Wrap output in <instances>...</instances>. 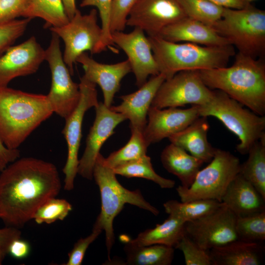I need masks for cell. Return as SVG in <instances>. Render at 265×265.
Returning <instances> with one entry per match:
<instances>
[{"mask_svg":"<svg viewBox=\"0 0 265 265\" xmlns=\"http://www.w3.org/2000/svg\"><path fill=\"white\" fill-rule=\"evenodd\" d=\"M131 136L128 142L118 150L111 153L104 161L108 167L113 169L136 160L146 155V145L142 132L131 129Z\"/></svg>","mask_w":265,"mask_h":265,"instance_id":"32","label":"cell"},{"mask_svg":"<svg viewBox=\"0 0 265 265\" xmlns=\"http://www.w3.org/2000/svg\"><path fill=\"white\" fill-rule=\"evenodd\" d=\"M265 200L254 186L238 173L227 186L221 202L238 216L265 210Z\"/></svg>","mask_w":265,"mask_h":265,"instance_id":"22","label":"cell"},{"mask_svg":"<svg viewBox=\"0 0 265 265\" xmlns=\"http://www.w3.org/2000/svg\"><path fill=\"white\" fill-rule=\"evenodd\" d=\"M223 8L240 9L250 5L246 0H209Z\"/></svg>","mask_w":265,"mask_h":265,"instance_id":"45","label":"cell"},{"mask_svg":"<svg viewBox=\"0 0 265 265\" xmlns=\"http://www.w3.org/2000/svg\"><path fill=\"white\" fill-rule=\"evenodd\" d=\"M185 222L175 217L169 215L161 224L140 233L133 239L132 244L139 246L162 244L175 248L185 235Z\"/></svg>","mask_w":265,"mask_h":265,"instance_id":"26","label":"cell"},{"mask_svg":"<svg viewBox=\"0 0 265 265\" xmlns=\"http://www.w3.org/2000/svg\"><path fill=\"white\" fill-rule=\"evenodd\" d=\"M137 0H112L109 17L111 32L123 31L127 26L129 15Z\"/></svg>","mask_w":265,"mask_h":265,"instance_id":"39","label":"cell"},{"mask_svg":"<svg viewBox=\"0 0 265 265\" xmlns=\"http://www.w3.org/2000/svg\"><path fill=\"white\" fill-rule=\"evenodd\" d=\"M160 73L166 79L182 71L211 69L227 66L235 53L231 45L204 46L192 43H178L159 36H148Z\"/></svg>","mask_w":265,"mask_h":265,"instance_id":"4","label":"cell"},{"mask_svg":"<svg viewBox=\"0 0 265 265\" xmlns=\"http://www.w3.org/2000/svg\"><path fill=\"white\" fill-rule=\"evenodd\" d=\"M239 159L230 152L216 148L209 164L198 172L188 188L176 190L181 202L211 199L221 202L230 182L239 173Z\"/></svg>","mask_w":265,"mask_h":265,"instance_id":"8","label":"cell"},{"mask_svg":"<svg viewBox=\"0 0 265 265\" xmlns=\"http://www.w3.org/2000/svg\"><path fill=\"white\" fill-rule=\"evenodd\" d=\"M247 159L240 164L239 173L265 200V135L249 149Z\"/></svg>","mask_w":265,"mask_h":265,"instance_id":"28","label":"cell"},{"mask_svg":"<svg viewBox=\"0 0 265 265\" xmlns=\"http://www.w3.org/2000/svg\"><path fill=\"white\" fill-rule=\"evenodd\" d=\"M29 0H0V24L22 17Z\"/></svg>","mask_w":265,"mask_h":265,"instance_id":"41","label":"cell"},{"mask_svg":"<svg viewBox=\"0 0 265 265\" xmlns=\"http://www.w3.org/2000/svg\"><path fill=\"white\" fill-rule=\"evenodd\" d=\"M21 231L19 228L7 226L0 228V265H1L12 242L21 238Z\"/></svg>","mask_w":265,"mask_h":265,"instance_id":"42","label":"cell"},{"mask_svg":"<svg viewBox=\"0 0 265 265\" xmlns=\"http://www.w3.org/2000/svg\"><path fill=\"white\" fill-rule=\"evenodd\" d=\"M111 35L113 44L119 47L128 56L138 87L147 81L148 76L160 73L150 41L142 29L134 27L129 33L114 31Z\"/></svg>","mask_w":265,"mask_h":265,"instance_id":"15","label":"cell"},{"mask_svg":"<svg viewBox=\"0 0 265 265\" xmlns=\"http://www.w3.org/2000/svg\"><path fill=\"white\" fill-rule=\"evenodd\" d=\"M22 17L41 18L45 27L61 26L69 21L61 0H29Z\"/></svg>","mask_w":265,"mask_h":265,"instance_id":"29","label":"cell"},{"mask_svg":"<svg viewBox=\"0 0 265 265\" xmlns=\"http://www.w3.org/2000/svg\"><path fill=\"white\" fill-rule=\"evenodd\" d=\"M112 0H82L80 4L82 7L95 6L99 12L101 20L102 37L99 47V53L114 44L112 42L109 28V17Z\"/></svg>","mask_w":265,"mask_h":265,"instance_id":"36","label":"cell"},{"mask_svg":"<svg viewBox=\"0 0 265 265\" xmlns=\"http://www.w3.org/2000/svg\"><path fill=\"white\" fill-rule=\"evenodd\" d=\"M213 91L201 79L198 70L182 71L165 79L159 87L151 106L162 109L187 104L202 106L212 98Z\"/></svg>","mask_w":265,"mask_h":265,"instance_id":"11","label":"cell"},{"mask_svg":"<svg viewBox=\"0 0 265 265\" xmlns=\"http://www.w3.org/2000/svg\"><path fill=\"white\" fill-rule=\"evenodd\" d=\"M20 155L18 149H9L0 141V172L9 163L18 159Z\"/></svg>","mask_w":265,"mask_h":265,"instance_id":"44","label":"cell"},{"mask_svg":"<svg viewBox=\"0 0 265 265\" xmlns=\"http://www.w3.org/2000/svg\"><path fill=\"white\" fill-rule=\"evenodd\" d=\"M247 1L249 2V1H252V0H246Z\"/></svg>","mask_w":265,"mask_h":265,"instance_id":"47","label":"cell"},{"mask_svg":"<svg viewBox=\"0 0 265 265\" xmlns=\"http://www.w3.org/2000/svg\"><path fill=\"white\" fill-rule=\"evenodd\" d=\"M31 20L16 19L0 24V57L24 34Z\"/></svg>","mask_w":265,"mask_h":265,"instance_id":"38","label":"cell"},{"mask_svg":"<svg viewBox=\"0 0 265 265\" xmlns=\"http://www.w3.org/2000/svg\"><path fill=\"white\" fill-rule=\"evenodd\" d=\"M97 10L94 8L87 14L82 15L77 9L73 17L65 25L51 27L64 43L63 58L71 75L74 64L78 56L86 51L91 54L98 53L102 37V30L98 24Z\"/></svg>","mask_w":265,"mask_h":265,"instance_id":"9","label":"cell"},{"mask_svg":"<svg viewBox=\"0 0 265 265\" xmlns=\"http://www.w3.org/2000/svg\"><path fill=\"white\" fill-rule=\"evenodd\" d=\"M209 128L207 117L200 116L184 130L172 135L168 139L171 143L188 152L204 162H210L216 148L208 141Z\"/></svg>","mask_w":265,"mask_h":265,"instance_id":"23","label":"cell"},{"mask_svg":"<svg viewBox=\"0 0 265 265\" xmlns=\"http://www.w3.org/2000/svg\"><path fill=\"white\" fill-rule=\"evenodd\" d=\"M187 17L212 26L222 16L223 7L209 0H178Z\"/></svg>","mask_w":265,"mask_h":265,"instance_id":"33","label":"cell"},{"mask_svg":"<svg viewBox=\"0 0 265 265\" xmlns=\"http://www.w3.org/2000/svg\"><path fill=\"white\" fill-rule=\"evenodd\" d=\"M104 158L101 153L98 155L93 171V178L99 186L101 200V212L93 228L105 231L106 245L109 258L115 242L113 220L126 204L137 206L155 215H158L159 211L144 199L139 189L132 191L123 186L113 169L104 163Z\"/></svg>","mask_w":265,"mask_h":265,"instance_id":"5","label":"cell"},{"mask_svg":"<svg viewBox=\"0 0 265 265\" xmlns=\"http://www.w3.org/2000/svg\"><path fill=\"white\" fill-rule=\"evenodd\" d=\"M187 17L178 0H137L127 26L138 27L148 36H158L165 27Z\"/></svg>","mask_w":265,"mask_h":265,"instance_id":"14","label":"cell"},{"mask_svg":"<svg viewBox=\"0 0 265 265\" xmlns=\"http://www.w3.org/2000/svg\"><path fill=\"white\" fill-rule=\"evenodd\" d=\"M112 169L116 175L128 178H144L154 182L162 188H172L175 184L174 181L164 178L155 172L151 158L147 155Z\"/></svg>","mask_w":265,"mask_h":265,"instance_id":"31","label":"cell"},{"mask_svg":"<svg viewBox=\"0 0 265 265\" xmlns=\"http://www.w3.org/2000/svg\"><path fill=\"white\" fill-rule=\"evenodd\" d=\"M72 210V205L66 200L53 197L38 208L32 219L38 224H50L57 220H63Z\"/></svg>","mask_w":265,"mask_h":265,"instance_id":"35","label":"cell"},{"mask_svg":"<svg viewBox=\"0 0 265 265\" xmlns=\"http://www.w3.org/2000/svg\"><path fill=\"white\" fill-rule=\"evenodd\" d=\"M166 79L159 73L153 76L134 92L120 97L121 103L111 106L110 109L122 114L130 121V129L143 132L147 122V117L152 102L159 87Z\"/></svg>","mask_w":265,"mask_h":265,"instance_id":"20","label":"cell"},{"mask_svg":"<svg viewBox=\"0 0 265 265\" xmlns=\"http://www.w3.org/2000/svg\"><path fill=\"white\" fill-rule=\"evenodd\" d=\"M29 252V244L20 238L12 242L9 248L8 254L16 259H23L28 256Z\"/></svg>","mask_w":265,"mask_h":265,"instance_id":"43","label":"cell"},{"mask_svg":"<svg viewBox=\"0 0 265 265\" xmlns=\"http://www.w3.org/2000/svg\"><path fill=\"white\" fill-rule=\"evenodd\" d=\"M175 248L182 251L186 265H212L209 251L200 247L186 234Z\"/></svg>","mask_w":265,"mask_h":265,"instance_id":"37","label":"cell"},{"mask_svg":"<svg viewBox=\"0 0 265 265\" xmlns=\"http://www.w3.org/2000/svg\"><path fill=\"white\" fill-rule=\"evenodd\" d=\"M200 116H213L238 138L237 150L245 155L261 137L265 135V117L258 115L218 90L213 91L212 99L198 106Z\"/></svg>","mask_w":265,"mask_h":265,"instance_id":"6","label":"cell"},{"mask_svg":"<svg viewBox=\"0 0 265 265\" xmlns=\"http://www.w3.org/2000/svg\"><path fill=\"white\" fill-rule=\"evenodd\" d=\"M236 229L238 239L263 242L265 240V210L237 216Z\"/></svg>","mask_w":265,"mask_h":265,"instance_id":"34","label":"cell"},{"mask_svg":"<svg viewBox=\"0 0 265 265\" xmlns=\"http://www.w3.org/2000/svg\"><path fill=\"white\" fill-rule=\"evenodd\" d=\"M237 215L225 204L198 219L185 223V234L206 250L236 240Z\"/></svg>","mask_w":265,"mask_h":265,"instance_id":"13","label":"cell"},{"mask_svg":"<svg viewBox=\"0 0 265 265\" xmlns=\"http://www.w3.org/2000/svg\"><path fill=\"white\" fill-rule=\"evenodd\" d=\"M102 231L101 229L93 228L92 232L89 235L79 239L68 253L67 262L63 265H81L87 248Z\"/></svg>","mask_w":265,"mask_h":265,"instance_id":"40","label":"cell"},{"mask_svg":"<svg viewBox=\"0 0 265 265\" xmlns=\"http://www.w3.org/2000/svg\"><path fill=\"white\" fill-rule=\"evenodd\" d=\"M80 93L79 104L73 112L66 119L62 132L66 139L68 154L63 169L65 175L64 188L68 191L74 187V181L78 174L79 162V150L82 137V125L85 112L99 104L96 85L83 76L79 83Z\"/></svg>","mask_w":265,"mask_h":265,"instance_id":"12","label":"cell"},{"mask_svg":"<svg viewBox=\"0 0 265 265\" xmlns=\"http://www.w3.org/2000/svg\"><path fill=\"white\" fill-rule=\"evenodd\" d=\"M95 119L86 141V146L79 160L78 174L91 180L96 159L106 140L114 133L115 128L127 119L121 113L111 110L102 102L95 107Z\"/></svg>","mask_w":265,"mask_h":265,"instance_id":"16","label":"cell"},{"mask_svg":"<svg viewBox=\"0 0 265 265\" xmlns=\"http://www.w3.org/2000/svg\"><path fill=\"white\" fill-rule=\"evenodd\" d=\"M124 251L126 264L131 265H170L174 258V248L162 244L139 246L129 240Z\"/></svg>","mask_w":265,"mask_h":265,"instance_id":"27","label":"cell"},{"mask_svg":"<svg viewBox=\"0 0 265 265\" xmlns=\"http://www.w3.org/2000/svg\"><path fill=\"white\" fill-rule=\"evenodd\" d=\"M147 116L148 119L142 134L148 147L151 144L184 130L200 115L198 105H193L186 109H159L151 106Z\"/></svg>","mask_w":265,"mask_h":265,"instance_id":"18","label":"cell"},{"mask_svg":"<svg viewBox=\"0 0 265 265\" xmlns=\"http://www.w3.org/2000/svg\"><path fill=\"white\" fill-rule=\"evenodd\" d=\"M65 12L69 19L71 20L77 10L75 0H61Z\"/></svg>","mask_w":265,"mask_h":265,"instance_id":"46","label":"cell"},{"mask_svg":"<svg viewBox=\"0 0 265 265\" xmlns=\"http://www.w3.org/2000/svg\"><path fill=\"white\" fill-rule=\"evenodd\" d=\"M209 88L220 90L255 113H265V65L256 58L238 53L233 64L198 70Z\"/></svg>","mask_w":265,"mask_h":265,"instance_id":"2","label":"cell"},{"mask_svg":"<svg viewBox=\"0 0 265 265\" xmlns=\"http://www.w3.org/2000/svg\"><path fill=\"white\" fill-rule=\"evenodd\" d=\"M224 204L222 202L211 199H199L181 202L170 200L164 203L163 207L169 215L186 222L210 213Z\"/></svg>","mask_w":265,"mask_h":265,"instance_id":"30","label":"cell"},{"mask_svg":"<svg viewBox=\"0 0 265 265\" xmlns=\"http://www.w3.org/2000/svg\"><path fill=\"white\" fill-rule=\"evenodd\" d=\"M76 62L82 65L83 76L101 88L105 105L108 107L112 106L122 80L132 72L128 60L115 64H104L96 61L84 52L78 56Z\"/></svg>","mask_w":265,"mask_h":265,"instance_id":"19","label":"cell"},{"mask_svg":"<svg viewBox=\"0 0 265 265\" xmlns=\"http://www.w3.org/2000/svg\"><path fill=\"white\" fill-rule=\"evenodd\" d=\"M61 189L54 164L33 157L18 159L0 172V219L6 226L20 229Z\"/></svg>","mask_w":265,"mask_h":265,"instance_id":"1","label":"cell"},{"mask_svg":"<svg viewBox=\"0 0 265 265\" xmlns=\"http://www.w3.org/2000/svg\"><path fill=\"white\" fill-rule=\"evenodd\" d=\"M263 242L237 239L209 250L212 265H259L264 259Z\"/></svg>","mask_w":265,"mask_h":265,"instance_id":"24","label":"cell"},{"mask_svg":"<svg viewBox=\"0 0 265 265\" xmlns=\"http://www.w3.org/2000/svg\"><path fill=\"white\" fill-rule=\"evenodd\" d=\"M160 160L164 168L179 178L184 188L190 187L204 163L171 143L162 150Z\"/></svg>","mask_w":265,"mask_h":265,"instance_id":"25","label":"cell"},{"mask_svg":"<svg viewBox=\"0 0 265 265\" xmlns=\"http://www.w3.org/2000/svg\"><path fill=\"white\" fill-rule=\"evenodd\" d=\"M238 53L256 58L265 50V11L249 5L224 8L221 18L211 26Z\"/></svg>","mask_w":265,"mask_h":265,"instance_id":"7","label":"cell"},{"mask_svg":"<svg viewBox=\"0 0 265 265\" xmlns=\"http://www.w3.org/2000/svg\"><path fill=\"white\" fill-rule=\"evenodd\" d=\"M158 36L175 43L185 42L211 46L230 45L211 26L188 17L165 27Z\"/></svg>","mask_w":265,"mask_h":265,"instance_id":"21","label":"cell"},{"mask_svg":"<svg viewBox=\"0 0 265 265\" xmlns=\"http://www.w3.org/2000/svg\"><path fill=\"white\" fill-rule=\"evenodd\" d=\"M53 113L47 95L0 88V141L9 149H18Z\"/></svg>","mask_w":265,"mask_h":265,"instance_id":"3","label":"cell"},{"mask_svg":"<svg viewBox=\"0 0 265 265\" xmlns=\"http://www.w3.org/2000/svg\"><path fill=\"white\" fill-rule=\"evenodd\" d=\"M45 53L34 36L10 47L0 57V88L16 78L35 73L45 60Z\"/></svg>","mask_w":265,"mask_h":265,"instance_id":"17","label":"cell"},{"mask_svg":"<svg viewBox=\"0 0 265 265\" xmlns=\"http://www.w3.org/2000/svg\"><path fill=\"white\" fill-rule=\"evenodd\" d=\"M45 60L52 75L51 89L47 95L49 104L55 113L66 119L77 106L80 97L79 84L73 81L65 63L60 48V38L52 33L50 45L45 50Z\"/></svg>","mask_w":265,"mask_h":265,"instance_id":"10","label":"cell"}]
</instances>
